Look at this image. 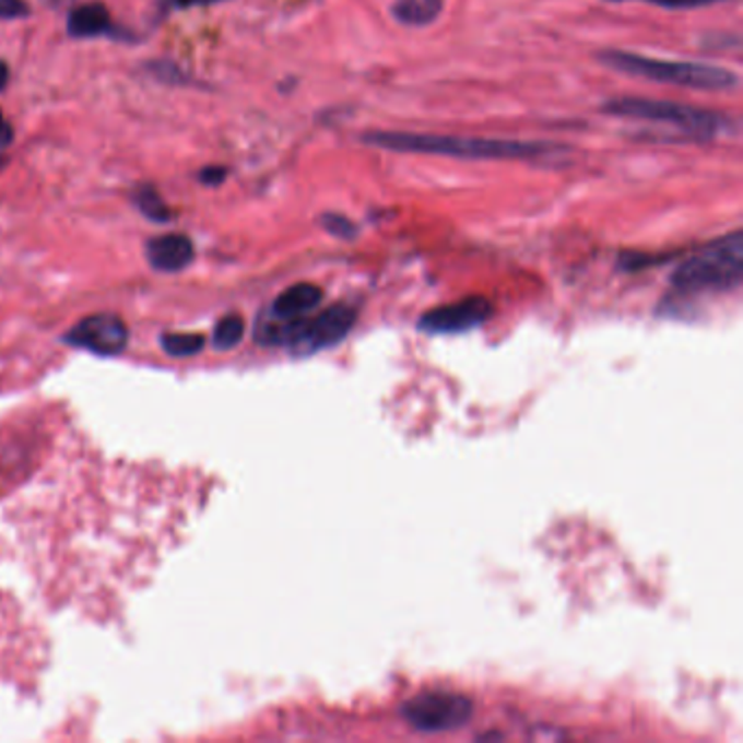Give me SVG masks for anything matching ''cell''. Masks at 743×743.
<instances>
[{"mask_svg":"<svg viewBox=\"0 0 743 743\" xmlns=\"http://www.w3.org/2000/svg\"><path fill=\"white\" fill-rule=\"evenodd\" d=\"M361 142L373 149L392 153L443 155L458 160H536L552 157L556 151H561V146L547 142L495 140L418 131H367L361 135Z\"/></svg>","mask_w":743,"mask_h":743,"instance_id":"6da1fadb","label":"cell"},{"mask_svg":"<svg viewBox=\"0 0 743 743\" xmlns=\"http://www.w3.org/2000/svg\"><path fill=\"white\" fill-rule=\"evenodd\" d=\"M743 280V232L738 229L687 258L672 273L670 284L683 295L731 293Z\"/></svg>","mask_w":743,"mask_h":743,"instance_id":"7a4b0ae2","label":"cell"},{"mask_svg":"<svg viewBox=\"0 0 743 743\" xmlns=\"http://www.w3.org/2000/svg\"><path fill=\"white\" fill-rule=\"evenodd\" d=\"M600 61L617 72L628 76H639L648 81L703 90V92H724L733 90L740 79L733 70L700 61H670V59H652L646 55L628 52V50H604L600 52Z\"/></svg>","mask_w":743,"mask_h":743,"instance_id":"3957f363","label":"cell"},{"mask_svg":"<svg viewBox=\"0 0 743 743\" xmlns=\"http://www.w3.org/2000/svg\"><path fill=\"white\" fill-rule=\"evenodd\" d=\"M602 111L617 116V118L663 122L698 142L713 140L733 129V120L720 111L703 109L696 105H683L674 101H661V98L617 96V98L606 101L602 105Z\"/></svg>","mask_w":743,"mask_h":743,"instance_id":"277c9868","label":"cell"},{"mask_svg":"<svg viewBox=\"0 0 743 743\" xmlns=\"http://www.w3.org/2000/svg\"><path fill=\"white\" fill-rule=\"evenodd\" d=\"M405 724L418 733L458 731L473 718V703L453 692H425L401 707Z\"/></svg>","mask_w":743,"mask_h":743,"instance_id":"5b68a950","label":"cell"},{"mask_svg":"<svg viewBox=\"0 0 743 743\" xmlns=\"http://www.w3.org/2000/svg\"><path fill=\"white\" fill-rule=\"evenodd\" d=\"M356 319H358L356 310L345 304H337L326 312L317 315L315 319L304 317L297 337L288 350H293V354L297 356H312L321 350L334 347L343 339H347V334L356 326Z\"/></svg>","mask_w":743,"mask_h":743,"instance_id":"8992f818","label":"cell"},{"mask_svg":"<svg viewBox=\"0 0 743 743\" xmlns=\"http://www.w3.org/2000/svg\"><path fill=\"white\" fill-rule=\"evenodd\" d=\"M63 341L76 350L92 352L96 356H118L129 343V328L116 315L101 312L81 319Z\"/></svg>","mask_w":743,"mask_h":743,"instance_id":"52a82bcc","label":"cell"},{"mask_svg":"<svg viewBox=\"0 0 743 743\" xmlns=\"http://www.w3.org/2000/svg\"><path fill=\"white\" fill-rule=\"evenodd\" d=\"M493 306L484 297H467L449 306L434 308L418 319V330L425 334H462L486 323Z\"/></svg>","mask_w":743,"mask_h":743,"instance_id":"ba28073f","label":"cell"},{"mask_svg":"<svg viewBox=\"0 0 743 743\" xmlns=\"http://www.w3.org/2000/svg\"><path fill=\"white\" fill-rule=\"evenodd\" d=\"M146 258L155 271L177 273L192 264L194 245L184 234H166L157 236L146 245Z\"/></svg>","mask_w":743,"mask_h":743,"instance_id":"9c48e42d","label":"cell"},{"mask_svg":"<svg viewBox=\"0 0 743 743\" xmlns=\"http://www.w3.org/2000/svg\"><path fill=\"white\" fill-rule=\"evenodd\" d=\"M323 302V291L315 284H295L286 288L271 306L269 315L282 321H295L312 312Z\"/></svg>","mask_w":743,"mask_h":743,"instance_id":"30bf717a","label":"cell"},{"mask_svg":"<svg viewBox=\"0 0 743 743\" xmlns=\"http://www.w3.org/2000/svg\"><path fill=\"white\" fill-rule=\"evenodd\" d=\"M111 28L109 11L101 2L76 7L68 17V33L72 37H96Z\"/></svg>","mask_w":743,"mask_h":743,"instance_id":"8fae6325","label":"cell"},{"mask_svg":"<svg viewBox=\"0 0 743 743\" xmlns=\"http://www.w3.org/2000/svg\"><path fill=\"white\" fill-rule=\"evenodd\" d=\"M443 11V0H394L392 15L401 24L410 26H423L436 20V15Z\"/></svg>","mask_w":743,"mask_h":743,"instance_id":"7c38bea8","label":"cell"},{"mask_svg":"<svg viewBox=\"0 0 743 743\" xmlns=\"http://www.w3.org/2000/svg\"><path fill=\"white\" fill-rule=\"evenodd\" d=\"M133 203L153 223H168L173 219L170 208L166 205V201L160 197V192L153 186H140L133 192Z\"/></svg>","mask_w":743,"mask_h":743,"instance_id":"4fadbf2b","label":"cell"},{"mask_svg":"<svg viewBox=\"0 0 743 743\" xmlns=\"http://www.w3.org/2000/svg\"><path fill=\"white\" fill-rule=\"evenodd\" d=\"M245 339V319L240 315H225L212 334V347L219 352L234 350Z\"/></svg>","mask_w":743,"mask_h":743,"instance_id":"5bb4252c","label":"cell"},{"mask_svg":"<svg viewBox=\"0 0 743 743\" xmlns=\"http://www.w3.org/2000/svg\"><path fill=\"white\" fill-rule=\"evenodd\" d=\"M162 347L168 356L173 358H192L203 352L205 347V337L203 334H164L162 337Z\"/></svg>","mask_w":743,"mask_h":743,"instance_id":"9a60e30c","label":"cell"},{"mask_svg":"<svg viewBox=\"0 0 743 743\" xmlns=\"http://www.w3.org/2000/svg\"><path fill=\"white\" fill-rule=\"evenodd\" d=\"M321 225H323V229H326L328 234H332V236H337V238H343V240H352V238H356V234H358V227H356L347 216L334 214V212H326V214L321 216Z\"/></svg>","mask_w":743,"mask_h":743,"instance_id":"2e32d148","label":"cell"},{"mask_svg":"<svg viewBox=\"0 0 743 743\" xmlns=\"http://www.w3.org/2000/svg\"><path fill=\"white\" fill-rule=\"evenodd\" d=\"M611 2H622V0H611ZM648 4H657L663 9H700V7H709L716 2H724V0H641Z\"/></svg>","mask_w":743,"mask_h":743,"instance_id":"e0dca14e","label":"cell"},{"mask_svg":"<svg viewBox=\"0 0 743 743\" xmlns=\"http://www.w3.org/2000/svg\"><path fill=\"white\" fill-rule=\"evenodd\" d=\"M28 13L24 0H0V17H22Z\"/></svg>","mask_w":743,"mask_h":743,"instance_id":"ac0fdd59","label":"cell"},{"mask_svg":"<svg viewBox=\"0 0 743 743\" xmlns=\"http://www.w3.org/2000/svg\"><path fill=\"white\" fill-rule=\"evenodd\" d=\"M227 177V170L223 166H208L199 173V179L205 184V186H219L223 184Z\"/></svg>","mask_w":743,"mask_h":743,"instance_id":"d6986e66","label":"cell"},{"mask_svg":"<svg viewBox=\"0 0 743 743\" xmlns=\"http://www.w3.org/2000/svg\"><path fill=\"white\" fill-rule=\"evenodd\" d=\"M216 0H160V7H170V9H184L192 4H210Z\"/></svg>","mask_w":743,"mask_h":743,"instance_id":"ffe728a7","label":"cell"},{"mask_svg":"<svg viewBox=\"0 0 743 743\" xmlns=\"http://www.w3.org/2000/svg\"><path fill=\"white\" fill-rule=\"evenodd\" d=\"M11 140H13V129H11V125L7 122V118L0 114V146L11 144Z\"/></svg>","mask_w":743,"mask_h":743,"instance_id":"44dd1931","label":"cell"},{"mask_svg":"<svg viewBox=\"0 0 743 743\" xmlns=\"http://www.w3.org/2000/svg\"><path fill=\"white\" fill-rule=\"evenodd\" d=\"M7 83H9V68L4 61H0V92L7 87Z\"/></svg>","mask_w":743,"mask_h":743,"instance_id":"7402d4cb","label":"cell"},{"mask_svg":"<svg viewBox=\"0 0 743 743\" xmlns=\"http://www.w3.org/2000/svg\"><path fill=\"white\" fill-rule=\"evenodd\" d=\"M2 166H4V157H0V168H2Z\"/></svg>","mask_w":743,"mask_h":743,"instance_id":"603a6c76","label":"cell"}]
</instances>
